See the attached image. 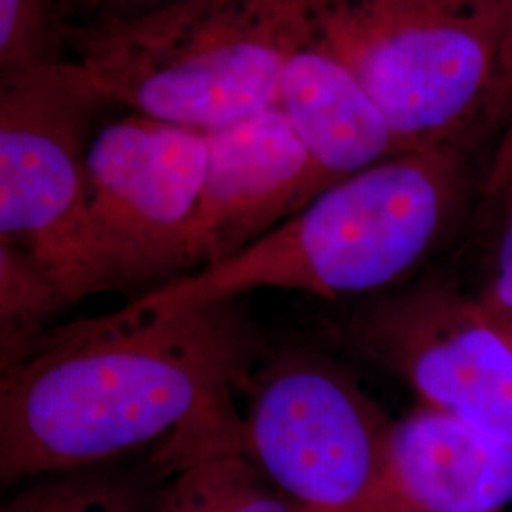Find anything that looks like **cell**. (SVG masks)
<instances>
[{"label":"cell","mask_w":512,"mask_h":512,"mask_svg":"<svg viewBox=\"0 0 512 512\" xmlns=\"http://www.w3.org/2000/svg\"><path fill=\"white\" fill-rule=\"evenodd\" d=\"M268 355L238 298L122 310L46 332L0 378V478L78 471L234 401Z\"/></svg>","instance_id":"cell-1"},{"label":"cell","mask_w":512,"mask_h":512,"mask_svg":"<svg viewBox=\"0 0 512 512\" xmlns=\"http://www.w3.org/2000/svg\"><path fill=\"white\" fill-rule=\"evenodd\" d=\"M456 150H408L330 184L291 219L236 255L139 296L192 308L258 287L325 298L391 287L446 238L463 202Z\"/></svg>","instance_id":"cell-2"},{"label":"cell","mask_w":512,"mask_h":512,"mask_svg":"<svg viewBox=\"0 0 512 512\" xmlns=\"http://www.w3.org/2000/svg\"><path fill=\"white\" fill-rule=\"evenodd\" d=\"M298 0H179L69 25L55 65L101 107L217 131L277 107Z\"/></svg>","instance_id":"cell-3"},{"label":"cell","mask_w":512,"mask_h":512,"mask_svg":"<svg viewBox=\"0 0 512 512\" xmlns=\"http://www.w3.org/2000/svg\"><path fill=\"white\" fill-rule=\"evenodd\" d=\"M298 19L357 76L403 152H459L499 114L512 0H298Z\"/></svg>","instance_id":"cell-4"},{"label":"cell","mask_w":512,"mask_h":512,"mask_svg":"<svg viewBox=\"0 0 512 512\" xmlns=\"http://www.w3.org/2000/svg\"><path fill=\"white\" fill-rule=\"evenodd\" d=\"M234 440L304 509L368 512L395 420L336 361L313 349L266 355L241 389Z\"/></svg>","instance_id":"cell-5"},{"label":"cell","mask_w":512,"mask_h":512,"mask_svg":"<svg viewBox=\"0 0 512 512\" xmlns=\"http://www.w3.org/2000/svg\"><path fill=\"white\" fill-rule=\"evenodd\" d=\"M97 107L55 65L0 76V243L29 256L67 304L122 287L88 207V122Z\"/></svg>","instance_id":"cell-6"},{"label":"cell","mask_w":512,"mask_h":512,"mask_svg":"<svg viewBox=\"0 0 512 512\" xmlns=\"http://www.w3.org/2000/svg\"><path fill=\"white\" fill-rule=\"evenodd\" d=\"M349 342L437 408L512 448V340L475 296L427 279L376 298L349 323Z\"/></svg>","instance_id":"cell-7"},{"label":"cell","mask_w":512,"mask_h":512,"mask_svg":"<svg viewBox=\"0 0 512 512\" xmlns=\"http://www.w3.org/2000/svg\"><path fill=\"white\" fill-rule=\"evenodd\" d=\"M205 171L207 133L200 129L128 112L90 137V219L122 285L190 268Z\"/></svg>","instance_id":"cell-8"},{"label":"cell","mask_w":512,"mask_h":512,"mask_svg":"<svg viewBox=\"0 0 512 512\" xmlns=\"http://www.w3.org/2000/svg\"><path fill=\"white\" fill-rule=\"evenodd\" d=\"M281 110L207 131V171L190 234V266L236 255L330 186Z\"/></svg>","instance_id":"cell-9"},{"label":"cell","mask_w":512,"mask_h":512,"mask_svg":"<svg viewBox=\"0 0 512 512\" xmlns=\"http://www.w3.org/2000/svg\"><path fill=\"white\" fill-rule=\"evenodd\" d=\"M509 505L511 446L427 404L395 421L368 512H503Z\"/></svg>","instance_id":"cell-10"},{"label":"cell","mask_w":512,"mask_h":512,"mask_svg":"<svg viewBox=\"0 0 512 512\" xmlns=\"http://www.w3.org/2000/svg\"><path fill=\"white\" fill-rule=\"evenodd\" d=\"M277 109L332 184L403 152L357 76L311 38L300 19L279 80Z\"/></svg>","instance_id":"cell-11"},{"label":"cell","mask_w":512,"mask_h":512,"mask_svg":"<svg viewBox=\"0 0 512 512\" xmlns=\"http://www.w3.org/2000/svg\"><path fill=\"white\" fill-rule=\"evenodd\" d=\"M238 408L213 404L169 435L154 463L173 478L156 512H308L236 446Z\"/></svg>","instance_id":"cell-12"},{"label":"cell","mask_w":512,"mask_h":512,"mask_svg":"<svg viewBox=\"0 0 512 512\" xmlns=\"http://www.w3.org/2000/svg\"><path fill=\"white\" fill-rule=\"evenodd\" d=\"M67 306L54 281L16 247L0 243V365L19 359L46 334L44 325Z\"/></svg>","instance_id":"cell-13"},{"label":"cell","mask_w":512,"mask_h":512,"mask_svg":"<svg viewBox=\"0 0 512 512\" xmlns=\"http://www.w3.org/2000/svg\"><path fill=\"white\" fill-rule=\"evenodd\" d=\"M63 0H0V73H37L65 54Z\"/></svg>","instance_id":"cell-14"},{"label":"cell","mask_w":512,"mask_h":512,"mask_svg":"<svg viewBox=\"0 0 512 512\" xmlns=\"http://www.w3.org/2000/svg\"><path fill=\"white\" fill-rule=\"evenodd\" d=\"M65 471L44 475L0 512H141L133 488L112 476Z\"/></svg>","instance_id":"cell-15"},{"label":"cell","mask_w":512,"mask_h":512,"mask_svg":"<svg viewBox=\"0 0 512 512\" xmlns=\"http://www.w3.org/2000/svg\"><path fill=\"white\" fill-rule=\"evenodd\" d=\"M497 207L482 283L475 296L484 313L512 340V186L488 198Z\"/></svg>","instance_id":"cell-16"},{"label":"cell","mask_w":512,"mask_h":512,"mask_svg":"<svg viewBox=\"0 0 512 512\" xmlns=\"http://www.w3.org/2000/svg\"><path fill=\"white\" fill-rule=\"evenodd\" d=\"M497 118L501 120L499 139L484 177V196L494 198L512 186V65L507 90L503 95Z\"/></svg>","instance_id":"cell-17"},{"label":"cell","mask_w":512,"mask_h":512,"mask_svg":"<svg viewBox=\"0 0 512 512\" xmlns=\"http://www.w3.org/2000/svg\"><path fill=\"white\" fill-rule=\"evenodd\" d=\"M65 8H73L82 23L109 21V19L133 18L152 10L164 8L179 0H63Z\"/></svg>","instance_id":"cell-18"},{"label":"cell","mask_w":512,"mask_h":512,"mask_svg":"<svg viewBox=\"0 0 512 512\" xmlns=\"http://www.w3.org/2000/svg\"><path fill=\"white\" fill-rule=\"evenodd\" d=\"M308 512H317V511H308Z\"/></svg>","instance_id":"cell-19"}]
</instances>
